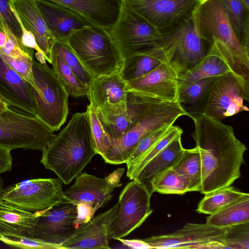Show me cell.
<instances>
[{"label": "cell", "mask_w": 249, "mask_h": 249, "mask_svg": "<svg viewBox=\"0 0 249 249\" xmlns=\"http://www.w3.org/2000/svg\"><path fill=\"white\" fill-rule=\"evenodd\" d=\"M193 120L192 136L202 162L200 193L205 195L231 186L241 177L246 146L236 137L233 127L221 121L204 114Z\"/></svg>", "instance_id": "obj_1"}, {"label": "cell", "mask_w": 249, "mask_h": 249, "mask_svg": "<svg viewBox=\"0 0 249 249\" xmlns=\"http://www.w3.org/2000/svg\"><path fill=\"white\" fill-rule=\"evenodd\" d=\"M42 152L40 162L45 168L70 184L97 154L87 111L73 114Z\"/></svg>", "instance_id": "obj_2"}, {"label": "cell", "mask_w": 249, "mask_h": 249, "mask_svg": "<svg viewBox=\"0 0 249 249\" xmlns=\"http://www.w3.org/2000/svg\"><path fill=\"white\" fill-rule=\"evenodd\" d=\"M195 29L232 71L249 82V50L235 33L220 0H200L192 15Z\"/></svg>", "instance_id": "obj_3"}, {"label": "cell", "mask_w": 249, "mask_h": 249, "mask_svg": "<svg viewBox=\"0 0 249 249\" xmlns=\"http://www.w3.org/2000/svg\"><path fill=\"white\" fill-rule=\"evenodd\" d=\"M185 113L177 101H168L146 95L139 106L132 127L121 138L109 139L102 156L106 163H125L141 138L147 133L167 125H173Z\"/></svg>", "instance_id": "obj_4"}, {"label": "cell", "mask_w": 249, "mask_h": 249, "mask_svg": "<svg viewBox=\"0 0 249 249\" xmlns=\"http://www.w3.org/2000/svg\"><path fill=\"white\" fill-rule=\"evenodd\" d=\"M67 42L94 78L120 71L124 58L107 29L90 24L71 35Z\"/></svg>", "instance_id": "obj_5"}, {"label": "cell", "mask_w": 249, "mask_h": 249, "mask_svg": "<svg viewBox=\"0 0 249 249\" xmlns=\"http://www.w3.org/2000/svg\"><path fill=\"white\" fill-rule=\"evenodd\" d=\"M32 71L35 87H31L36 106V116L53 131L66 122L69 113V94L53 69L46 63L33 60Z\"/></svg>", "instance_id": "obj_6"}, {"label": "cell", "mask_w": 249, "mask_h": 249, "mask_svg": "<svg viewBox=\"0 0 249 249\" xmlns=\"http://www.w3.org/2000/svg\"><path fill=\"white\" fill-rule=\"evenodd\" d=\"M123 58L162 45L161 33L123 0L119 16L107 30Z\"/></svg>", "instance_id": "obj_7"}, {"label": "cell", "mask_w": 249, "mask_h": 249, "mask_svg": "<svg viewBox=\"0 0 249 249\" xmlns=\"http://www.w3.org/2000/svg\"><path fill=\"white\" fill-rule=\"evenodd\" d=\"M56 135L39 118L9 107L0 112V146L44 151Z\"/></svg>", "instance_id": "obj_8"}, {"label": "cell", "mask_w": 249, "mask_h": 249, "mask_svg": "<svg viewBox=\"0 0 249 249\" xmlns=\"http://www.w3.org/2000/svg\"><path fill=\"white\" fill-rule=\"evenodd\" d=\"M160 31L168 63L178 77L194 68L206 55L203 40L195 29L192 15Z\"/></svg>", "instance_id": "obj_9"}, {"label": "cell", "mask_w": 249, "mask_h": 249, "mask_svg": "<svg viewBox=\"0 0 249 249\" xmlns=\"http://www.w3.org/2000/svg\"><path fill=\"white\" fill-rule=\"evenodd\" d=\"M59 178H34L3 188L0 200L19 209L36 213L62 203L66 197Z\"/></svg>", "instance_id": "obj_10"}, {"label": "cell", "mask_w": 249, "mask_h": 249, "mask_svg": "<svg viewBox=\"0 0 249 249\" xmlns=\"http://www.w3.org/2000/svg\"><path fill=\"white\" fill-rule=\"evenodd\" d=\"M152 193L144 183L132 179L119 196V207L109 230V239L118 240L139 228L152 213Z\"/></svg>", "instance_id": "obj_11"}, {"label": "cell", "mask_w": 249, "mask_h": 249, "mask_svg": "<svg viewBox=\"0 0 249 249\" xmlns=\"http://www.w3.org/2000/svg\"><path fill=\"white\" fill-rule=\"evenodd\" d=\"M249 82L233 72L218 76L211 88L204 113L216 120L248 111L243 101H249Z\"/></svg>", "instance_id": "obj_12"}, {"label": "cell", "mask_w": 249, "mask_h": 249, "mask_svg": "<svg viewBox=\"0 0 249 249\" xmlns=\"http://www.w3.org/2000/svg\"><path fill=\"white\" fill-rule=\"evenodd\" d=\"M224 228L188 223L172 233L141 239L145 249H226Z\"/></svg>", "instance_id": "obj_13"}, {"label": "cell", "mask_w": 249, "mask_h": 249, "mask_svg": "<svg viewBox=\"0 0 249 249\" xmlns=\"http://www.w3.org/2000/svg\"><path fill=\"white\" fill-rule=\"evenodd\" d=\"M37 220L30 238L56 246H61L77 228V205L70 202L62 203L36 212Z\"/></svg>", "instance_id": "obj_14"}, {"label": "cell", "mask_w": 249, "mask_h": 249, "mask_svg": "<svg viewBox=\"0 0 249 249\" xmlns=\"http://www.w3.org/2000/svg\"><path fill=\"white\" fill-rule=\"evenodd\" d=\"M124 171V168H118L104 178L81 172L75 177L73 184L64 191V194L71 202L86 203L95 213L112 198L114 190L121 185Z\"/></svg>", "instance_id": "obj_15"}, {"label": "cell", "mask_w": 249, "mask_h": 249, "mask_svg": "<svg viewBox=\"0 0 249 249\" xmlns=\"http://www.w3.org/2000/svg\"><path fill=\"white\" fill-rule=\"evenodd\" d=\"M139 15L159 30L192 16L200 0H125Z\"/></svg>", "instance_id": "obj_16"}, {"label": "cell", "mask_w": 249, "mask_h": 249, "mask_svg": "<svg viewBox=\"0 0 249 249\" xmlns=\"http://www.w3.org/2000/svg\"><path fill=\"white\" fill-rule=\"evenodd\" d=\"M118 202L107 211L78 226L61 249H110L108 240L111 226L115 218Z\"/></svg>", "instance_id": "obj_17"}, {"label": "cell", "mask_w": 249, "mask_h": 249, "mask_svg": "<svg viewBox=\"0 0 249 249\" xmlns=\"http://www.w3.org/2000/svg\"><path fill=\"white\" fill-rule=\"evenodd\" d=\"M126 82L128 90L165 101H177L179 89L178 76L167 62L146 74Z\"/></svg>", "instance_id": "obj_18"}, {"label": "cell", "mask_w": 249, "mask_h": 249, "mask_svg": "<svg viewBox=\"0 0 249 249\" xmlns=\"http://www.w3.org/2000/svg\"><path fill=\"white\" fill-rule=\"evenodd\" d=\"M145 96L128 90L126 102L106 105L97 110L99 120L109 139H119L132 127L136 111Z\"/></svg>", "instance_id": "obj_19"}, {"label": "cell", "mask_w": 249, "mask_h": 249, "mask_svg": "<svg viewBox=\"0 0 249 249\" xmlns=\"http://www.w3.org/2000/svg\"><path fill=\"white\" fill-rule=\"evenodd\" d=\"M63 6L90 24L107 30L115 23L123 0H42Z\"/></svg>", "instance_id": "obj_20"}, {"label": "cell", "mask_w": 249, "mask_h": 249, "mask_svg": "<svg viewBox=\"0 0 249 249\" xmlns=\"http://www.w3.org/2000/svg\"><path fill=\"white\" fill-rule=\"evenodd\" d=\"M0 99L36 116L31 86L22 79L0 56Z\"/></svg>", "instance_id": "obj_21"}, {"label": "cell", "mask_w": 249, "mask_h": 249, "mask_svg": "<svg viewBox=\"0 0 249 249\" xmlns=\"http://www.w3.org/2000/svg\"><path fill=\"white\" fill-rule=\"evenodd\" d=\"M36 1L56 41L67 42L71 35L91 24L76 13L63 6L42 0Z\"/></svg>", "instance_id": "obj_22"}, {"label": "cell", "mask_w": 249, "mask_h": 249, "mask_svg": "<svg viewBox=\"0 0 249 249\" xmlns=\"http://www.w3.org/2000/svg\"><path fill=\"white\" fill-rule=\"evenodd\" d=\"M10 4L25 27L32 32L46 60L51 64V52L56 41L42 17L36 0H10Z\"/></svg>", "instance_id": "obj_23"}, {"label": "cell", "mask_w": 249, "mask_h": 249, "mask_svg": "<svg viewBox=\"0 0 249 249\" xmlns=\"http://www.w3.org/2000/svg\"><path fill=\"white\" fill-rule=\"evenodd\" d=\"M128 91L127 82L119 72L93 78L87 97L96 110L107 104L126 101Z\"/></svg>", "instance_id": "obj_24"}, {"label": "cell", "mask_w": 249, "mask_h": 249, "mask_svg": "<svg viewBox=\"0 0 249 249\" xmlns=\"http://www.w3.org/2000/svg\"><path fill=\"white\" fill-rule=\"evenodd\" d=\"M217 76L201 79L179 87L177 101L194 120L204 113L212 85Z\"/></svg>", "instance_id": "obj_25"}, {"label": "cell", "mask_w": 249, "mask_h": 249, "mask_svg": "<svg viewBox=\"0 0 249 249\" xmlns=\"http://www.w3.org/2000/svg\"><path fill=\"white\" fill-rule=\"evenodd\" d=\"M167 62V55L164 47L158 46L124 58L119 73L125 81H128L142 76Z\"/></svg>", "instance_id": "obj_26"}, {"label": "cell", "mask_w": 249, "mask_h": 249, "mask_svg": "<svg viewBox=\"0 0 249 249\" xmlns=\"http://www.w3.org/2000/svg\"><path fill=\"white\" fill-rule=\"evenodd\" d=\"M36 220V213L19 209L0 200V235L31 237Z\"/></svg>", "instance_id": "obj_27"}, {"label": "cell", "mask_w": 249, "mask_h": 249, "mask_svg": "<svg viewBox=\"0 0 249 249\" xmlns=\"http://www.w3.org/2000/svg\"><path fill=\"white\" fill-rule=\"evenodd\" d=\"M181 137L174 139L149 161L132 179L145 184L150 189V183L153 178L171 168L182 155L184 148L181 143Z\"/></svg>", "instance_id": "obj_28"}, {"label": "cell", "mask_w": 249, "mask_h": 249, "mask_svg": "<svg viewBox=\"0 0 249 249\" xmlns=\"http://www.w3.org/2000/svg\"><path fill=\"white\" fill-rule=\"evenodd\" d=\"M232 71L217 51L210 46L205 57L194 68L178 77L179 87L210 77Z\"/></svg>", "instance_id": "obj_29"}, {"label": "cell", "mask_w": 249, "mask_h": 249, "mask_svg": "<svg viewBox=\"0 0 249 249\" xmlns=\"http://www.w3.org/2000/svg\"><path fill=\"white\" fill-rule=\"evenodd\" d=\"M247 222H249V195L210 214L206 223L223 228Z\"/></svg>", "instance_id": "obj_30"}, {"label": "cell", "mask_w": 249, "mask_h": 249, "mask_svg": "<svg viewBox=\"0 0 249 249\" xmlns=\"http://www.w3.org/2000/svg\"><path fill=\"white\" fill-rule=\"evenodd\" d=\"M171 168L186 178L189 192L200 191L202 170L201 156L197 147L184 149L180 158Z\"/></svg>", "instance_id": "obj_31"}, {"label": "cell", "mask_w": 249, "mask_h": 249, "mask_svg": "<svg viewBox=\"0 0 249 249\" xmlns=\"http://www.w3.org/2000/svg\"><path fill=\"white\" fill-rule=\"evenodd\" d=\"M227 16L238 39L249 50V10L241 0H220Z\"/></svg>", "instance_id": "obj_32"}, {"label": "cell", "mask_w": 249, "mask_h": 249, "mask_svg": "<svg viewBox=\"0 0 249 249\" xmlns=\"http://www.w3.org/2000/svg\"><path fill=\"white\" fill-rule=\"evenodd\" d=\"M249 195L229 186L205 195L197 205L198 213L211 214L231 203Z\"/></svg>", "instance_id": "obj_33"}, {"label": "cell", "mask_w": 249, "mask_h": 249, "mask_svg": "<svg viewBox=\"0 0 249 249\" xmlns=\"http://www.w3.org/2000/svg\"><path fill=\"white\" fill-rule=\"evenodd\" d=\"M149 188L152 193L182 195L189 192L186 178L172 168L155 177Z\"/></svg>", "instance_id": "obj_34"}, {"label": "cell", "mask_w": 249, "mask_h": 249, "mask_svg": "<svg viewBox=\"0 0 249 249\" xmlns=\"http://www.w3.org/2000/svg\"><path fill=\"white\" fill-rule=\"evenodd\" d=\"M51 64L69 95L75 98L87 96L88 88L81 82L59 55L53 52H51Z\"/></svg>", "instance_id": "obj_35"}, {"label": "cell", "mask_w": 249, "mask_h": 249, "mask_svg": "<svg viewBox=\"0 0 249 249\" xmlns=\"http://www.w3.org/2000/svg\"><path fill=\"white\" fill-rule=\"evenodd\" d=\"M183 132L180 127L172 125L170 129L158 142L133 163L127 166V177L132 180L149 161L174 139L181 136Z\"/></svg>", "instance_id": "obj_36"}, {"label": "cell", "mask_w": 249, "mask_h": 249, "mask_svg": "<svg viewBox=\"0 0 249 249\" xmlns=\"http://www.w3.org/2000/svg\"><path fill=\"white\" fill-rule=\"evenodd\" d=\"M52 52L57 54L88 89L94 78L83 65L67 42L55 41Z\"/></svg>", "instance_id": "obj_37"}, {"label": "cell", "mask_w": 249, "mask_h": 249, "mask_svg": "<svg viewBox=\"0 0 249 249\" xmlns=\"http://www.w3.org/2000/svg\"><path fill=\"white\" fill-rule=\"evenodd\" d=\"M223 244L226 249H249V222L224 228Z\"/></svg>", "instance_id": "obj_38"}, {"label": "cell", "mask_w": 249, "mask_h": 249, "mask_svg": "<svg viewBox=\"0 0 249 249\" xmlns=\"http://www.w3.org/2000/svg\"><path fill=\"white\" fill-rule=\"evenodd\" d=\"M0 30L7 36H15L20 43L21 26L12 10L10 0H0Z\"/></svg>", "instance_id": "obj_39"}, {"label": "cell", "mask_w": 249, "mask_h": 249, "mask_svg": "<svg viewBox=\"0 0 249 249\" xmlns=\"http://www.w3.org/2000/svg\"><path fill=\"white\" fill-rule=\"evenodd\" d=\"M0 56L22 79L35 88L32 64L33 54H25L16 57L0 54Z\"/></svg>", "instance_id": "obj_40"}, {"label": "cell", "mask_w": 249, "mask_h": 249, "mask_svg": "<svg viewBox=\"0 0 249 249\" xmlns=\"http://www.w3.org/2000/svg\"><path fill=\"white\" fill-rule=\"evenodd\" d=\"M172 126V125H167L144 135L125 162L126 167L133 163L153 146L170 129Z\"/></svg>", "instance_id": "obj_41"}, {"label": "cell", "mask_w": 249, "mask_h": 249, "mask_svg": "<svg viewBox=\"0 0 249 249\" xmlns=\"http://www.w3.org/2000/svg\"><path fill=\"white\" fill-rule=\"evenodd\" d=\"M90 130L97 154L101 157L104 155L108 136L101 124L97 110L90 104L87 106Z\"/></svg>", "instance_id": "obj_42"}, {"label": "cell", "mask_w": 249, "mask_h": 249, "mask_svg": "<svg viewBox=\"0 0 249 249\" xmlns=\"http://www.w3.org/2000/svg\"><path fill=\"white\" fill-rule=\"evenodd\" d=\"M0 241L9 246L22 249H58L55 246L40 242L26 235H0Z\"/></svg>", "instance_id": "obj_43"}, {"label": "cell", "mask_w": 249, "mask_h": 249, "mask_svg": "<svg viewBox=\"0 0 249 249\" xmlns=\"http://www.w3.org/2000/svg\"><path fill=\"white\" fill-rule=\"evenodd\" d=\"M11 7L12 11L21 26L22 36L20 39V43L21 45L28 49L35 50L36 52L41 53L43 54L36 42L33 33L25 27L11 5Z\"/></svg>", "instance_id": "obj_44"}, {"label": "cell", "mask_w": 249, "mask_h": 249, "mask_svg": "<svg viewBox=\"0 0 249 249\" xmlns=\"http://www.w3.org/2000/svg\"><path fill=\"white\" fill-rule=\"evenodd\" d=\"M12 166V157L11 151L0 146V175L9 171Z\"/></svg>", "instance_id": "obj_45"}, {"label": "cell", "mask_w": 249, "mask_h": 249, "mask_svg": "<svg viewBox=\"0 0 249 249\" xmlns=\"http://www.w3.org/2000/svg\"><path fill=\"white\" fill-rule=\"evenodd\" d=\"M7 40V36L4 32L0 30V49L5 45Z\"/></svg>", "instance_id": "obj_46"}, {"label": "cell", "mask_w": 249, "mask_h": 249, "mask_svg": "<svg viewBox=\"0 0 249 249\" xmlns=\"http://www.w3.org/2000/svg\"><path fill=\"white\" fill-rule=\"evenodd\" d=\"M35 57L40 63L42 64L46 63V60L42 53L36 52L35 53Z\"/></svg>", "instance_id": "obj_47"}, {"label": "cell", "mask_w": 249, "mask_h": 249, "mask_svg": "<svg viewBox=\"0 0 249 249\" xmlns=\"http://www.w3.org/2000/svg\"><path fill=\"white\" fill-rule=\"evenodd\" d=\"M9 107V106L4 101L0 99V112H1Z\"/></svg>", "instance_id": "obj_48"}, {"label": "cell", "mask_w": 249, "mask_h": 249, "mask_svg": "<svg viewBox=\"0 0 249 249\" xmlns=\"http://www.w3.org/2000/svg\"><path fill=\"white\" fill-rule=\"evenodd\" d=\"M246 8L249 10V0H241Z\"/></svg>", "instance_id": "obj_49"}, {"label": "cell", "mask_w": 249, "mask_h": 249, "mask_svg": "<svg viewBox=\"0 0 249 249\" xmlns=\"http://www.w3.org/2000/svg\"><path fill=\"white\" fill-rule=\"evenodd\" d=\"M3 188V180L1 176H0V195L1 191Z\"/></svg>", "instance_id": "obj_50"}]
</instances>
